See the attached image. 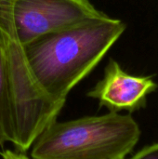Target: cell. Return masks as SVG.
I'll list each match as a JSON object with an SVG mask.
<instances>
[{
	"instance_id": "1",
	"label": "cell",
	"mask_w": 158,
	"mask_h": 159,
	"mask_svg": "<svg viewBox=\"0 0 158 159\" xmlns=\"http://www.w3.org/2000/svg\"><path fill=\"white\" fill-rule=\"evenodd\" d=\"M126 30L105 15L86 23L42 35L21 47L27 68L51 101L63 104L70 91L102 61Z\"/></svg>"
},
{
	"instance_id": "2",
	"label": "cell",
	"mask_w": 158,
	"mask_h": 159,
	"mask_svg": "<svg viewBox=\"0 0 158 159\" xmlns=\"http://www.w3.org/2000/svg\"><path fill=\"white\" fill-rule=\"evenodd\" d=\"M140 137V127L129 114L56 120L32 144L31 159H126Z\"/></svg>"
},
{
	"instance_id": "3",
	"label": "cell",
	"mask_w": 158,
	"mask_h": 159,
	"mask_svg": "<svg viewBox=\"0 0 158 159\" xmlns=\"http://www.w3.org/2000/svg\"><path fill=\"white\" fill-rule=\"evenodd\" d=\"M10 77L15 139L18 152H27L40 133L57 120L63 104L51 101L38 88L25 63L21 46L14 38L3 39Z\"/></svg>"
},
{
	"instance_id": "4",
	"label": "cell",
	"mask_w": 158,
	"mask_h": 159,
	"mask_svg": "<svg viewBox=\"0 0 158 159\" xmlns=\"http://www.w3.org/2000/svg\"><path fill=\"white\" fill-rule=\"evenodd\" d=\"M105 15L88 0H11L12 38L22 47L42 35Z\"/></svg>"
},
{
	"instance_id": "5",
	"label": "cell",
	"mask_w": 158,
	"mask_h": 159,
	"mask_svg": "<svg viewBox=\"0 0 158 159\" xmlns=\"http://www.w3.org/2000/svg\"><path fill=\"white\" fill-rule=\"evenodd\" d=\"M157 88L152 75H130L111 59L104 70L103 78L88 96L98 100L100 106L106 107L109 112L126 111L130 114L143 109L147 104V97Z\"/></svg>"
},
{
	"instance_id": "6",
	"label": "cell",
	"mask_w": 158,
	"mask_h": 159,
	"mask_svg": "<svg viewBox=\"0 0 158 159\" xmlns=\"http://www.w3.org/2000/svg\"><path fill=\"white\" fill-rule=\"evenodd\" d=\"M15 139L10 77L6 48L0 37V146Z\"/></svg>"
},
{
	"instance_id": "7",
	"label": "cell",
	"mask_w": 158,
	"mask_h": 159,
	"mask_svg": "<svg viewBox=\"0 0 158 159\" xmlns=\"http://www.w3.org/2000/svg\"><path fill=\"white\" fill-rule=\"evenodd\" d=\"M11 0H0V37L12 38L11 20H10Z\"/></svg>"
},
{
	"instance_id": "8",
	"label": "cell",
	"mask_w": 158,
	"mask_h": 159,
	"mask_svg": "<svg viewBox=\"0 0 158 159\" xmlns=\"http://www.w3.org/2000/svg\"><path fill=\"white\" fill-rule=\"evenodd\" d=\"M129 159H158V143L142 148Z\"/></svg>"
},
{
	"instance_id": "9",
	"label": "cell",
	"mask_w": 158,
	"mask_h": 159,
	"mask_svg": "<svg viewBox=\"0 0 158 159\" xmlns=\"http://www.w3.org/2000/svg\"><path fill=\"white\" fill-rule=\"evenodd\" d=\"M2 159H31L29 158L24 153H20V152H14L12 150H5L2 155Z\"/></svg>"
}]
</instances>
